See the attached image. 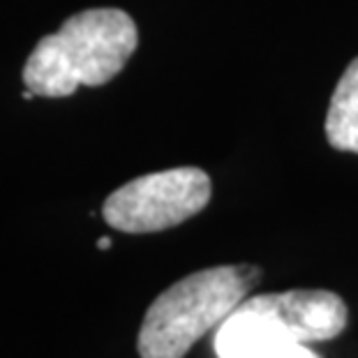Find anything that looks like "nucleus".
<instances>
[{
  "label": "nucleus",
  "instance_id": "nucleus-1",
  "mask_svg": "<svg viewBox=\"0 0 358 358\" xmlns=\"http://www.w3.org/2000/svg\"><path fill=\"white\" fill-rule=\"evenodd\" d=\"M136 44L139 33L127 12L113 7L79 12L37 42L24 65V83L42 97L104 86L127 65Z\"/></svg>",
  "mask_w": 358,
  "mask_h": 358
},
{
  "label": "nucleus",
  "instance_id": "nucleus-2",
  "mask_svg": "<svg viewBox=\"0 0 358 358\" xmlns=\"http://www.w3.org/2000/svg\"><path fill=\"white\" fill-rule=\"evenodd\" d=\"M259 280L262 268L252 264L215 266L178 280L157 296L143 317L136 340L139 356L182 358L248 299Z\"/></svg>",
  "mask_w": 358,
  "mask_h": 358
},
{
  "label": "nucleus",
  "instance_id": "nucleus-3",
  "mask_svg": "<svg viewBox=\"0 0 358 358\" xmlns=\"http://www.w3.org/2000/svg\"><path fill=\"white\" fill-rule=\"evenodd\" d=\"M210 176L196 166H178L125 182L102 206L106 224L125 234H153L182 224L210 201Z\"/></svg>",
  "mask_w": 358,
  "mask_h": 358
},
{
  "label": "nucleus",
  "instance_id": "nucleus-4",
  "mask_svg": "<svg viewBox=\"0 0 358 358\" xmlns=\"http://www.w3.org/2000/svg\"><path fill=\"white\" fill-rule=\"evenodd\" d=\"M326 139L335 150L358 155V56L333 90L326 116Z\"/></svg>",
  "mask_w": 358,
  "mask_h": 358
},
{
  "label": "nucleus",
  "instance_id": "nucleus-5",
  "mask_svg": "<svg viewBox=\"0 0 358 358\" xmlns=\"http://www.w3.org/2000/svg\"><path fill=\"white\" fill-rule=\"evenodd\" d=\"M259 358H322V356L317 352H312L308 345H289V347L273 349V352L259 356Z\"/></svg>",
  "mask_w": 358,
  "mask_h": 358
},
{
  "label": "nucleus",
  "instance_id": "nucleus-6",
  "mask_svg": "<svg viewBox=\"0 0 358 358\" xmlns=\"http://www.w3.org/2000/svg\"><path fill=\"white\" fill-rule=\"evenodd\" d=\"M97 248H100V250H109L111 248V238H109V236H102V238L97 241Z\"/></svg>",
  "mask_w": 358,
  "mask_h": 358
}]
</instances>
